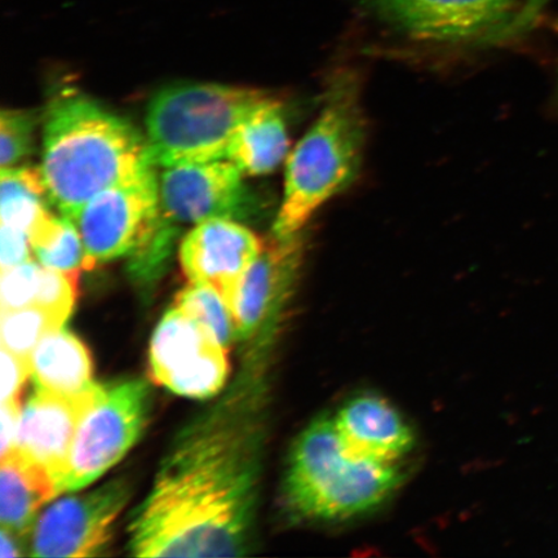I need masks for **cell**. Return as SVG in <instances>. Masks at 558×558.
Instances as JSON below:
<instances>
[{
  "label": "cell",
  "mask_w": 558,
  "mask_h": 558,
  "mask_svg": "<svg viewBox=\"0 0 558 558\" xmlns=\"http://www.w3.org/2000/svg\"><path fill=\"white\" fill-rule=\"evenodd\" d=\"M243 393L236 389L181 432L132 515V555L247 554L259 483V434Z\"/></svg>",
  "instance_id": "6da1fadb"
},
{
  "label": "cell",
  "mask_w": 558,
  "mask_h": 558,
  "mask_svg": "<svg viewBox=\"0 0 558 558\" xmlns=\"http://www.w3.org/2000/svg\"><path fill=\"white\" fill-rule=\"evenodd\" d=\"M148 140L122 117L74 89L48 105L44 159L47 198L73 220L96 194L156 170Z\"/></svg>",
  "instance_id": "7a4b0ae2"
},
{
  "label": "cell",
  "mask_w": 558,
  "mask_h": 558,
  "mask_svg": "<svg viewBox=\"0 0 558 558\" xmlns=\"http://www.w3.org/2000/svg\"><path fill=\"white\" fill-rule=\"evenodd\" d=\"M365 138L359 76L341 70L327 85L316 122L289 157L283 199L274 225L276 239L302 233L327 201L353 183Z\"/></svg>",
  "instance_id": "3957f363"
},
{
  "label": "cell",
  "mask_w": 558,
  "mask_h": 558,
  "mask_svg": "<svg viewBox=\"0 0 558 558\" xmlns=\"http://www.w3.org/2000/svg\"><path fill=\"white\" fill-rule=\"evenodd\" d=\"M400 481L395 464L357 456L333 418L319 417L292 446L283 495L286 505L302 518L341 520L379 506Z\"/></svg>",
  "instance_id": "277c9868"
},
{
  "label": "cell",
  "mask_w": 558,
  "mask_h": 558,
  "mask_svg": "<svg viewBox=\"0 0 558 558\" xmlns=\"http://www.w3.org/2000/svg\"><path fill=\"white\" fill-rule=\"evenodd\" d=\"M268 94L211 83L160 89L146 111V140L160 167L227 159L235 132Z\"/></svg>",
  "instance_id": "5b68a950"
},
{
  "label": "cell",
  "mask_w": 558,
  "mask_h": 558,
  "mask_svg": "<svg viewBox=\"0 0 558 558\" xmlns=\"http://www.w3.org/2000/svg\"><path fill=\"white\" fill-rule=\"evenodd\" d=\"M149 413L150 388L144 380L99 384L76 430L61 494L81 490L120 462L143 435Z\"/></svg>",
  "instance_id": "8992f818"
},
{
  "label": "cell",
  "mask_w": 558,
  "mask_h": 558,
  "mask_svg": "<svg viewBox=\"0 0 558 558\" xmlns=\"http://www.w3.org/2000/svg\"><path fill=\"white\" fill-rule=\"evenodd\" d=\"M159 216L156 170L96 194L72 220L85 246L83 269L136 254L156 232Z\"/></svg>",
  "instance_id": "52a82bcc"
},
{
  "label": "cell",
  "mask_w": 558,
  "mask_h": 558,
  "mask_svg": "<svg viewBox=\"0 0 558 558\" xmlns=\"http://www.w3.org/2000/svg\"><path fill=\"white\" fill-rule=\"evenodd\" d=\"M149 362L153 380L190 399H211L229 375L227 349L178 306L165 314L153 333Z\"/></svg>",
  "instance_id": "ba28073f"
},
{
  "label": "cell",
  "mask_w": 558,
  "mask_h": 558,
  "mask_svg": "<svg viewBox=\"0 0 558 558\" xmlns=\"http://www.w3.org/2000/svg\"><path fill=\"white\" fill-rule=\"evenodd\" d=\"M130 495V485L120 478L85 495L59 500L34 523L31 555H101L113 536L114 523L129 504Z\"/></svg>",
  "instance_id": "9c48e42d"
},
{
  "label": "cell",
  "mask_w": 558,
  "mask_h": 558,
  "mask_svg": "<svg viewBox=\"0 0 558 558\" xmlns=\"http://www.w3.org/2000/svg\"><path fill=\"white\" fill-rule=\"evenodd\" d=\"M384 23L408 37L456 44L504 32L519 0H367Z\"/></svg>",
  "instance_id": "30bf717a"
},
{
  "label": "cell",
  "mask_w": 558,
  "mask_h": 558,
  "mask_svg": "<svg viewBox=\"0 0 558 558\" xmlns=\"http://www.w3.org/2000/svg\"><path fill=\"white\" fill-rule=\"evenodd\" d=\"M243 174L228 159L167 167L159 177L160 218L171 226L247 218L253 198Z\"/></svg>",
  "instance_id": "8fae6325"
},
{
  "label": "cell",
  "mask_w": 558,
  "mask_h": 558,
  "mask_svg": "<svg viewBox=\"0 0 558 558\" xmlns=\"http://www.w3.org/2000/svg\"><path fill=\"white\" fill-rule=\"evenodd\" d=\"M97 388L99 384L86 393L66 397L35 387V392L21 410L13 450L44 466L58 484L60 494L76 430L95 400Z\"/></svg>",
  "instance_id": "7c38bea8"
},
{
  "label": "cell",
  "mask_w": 558,
  "mask_h": 558,
  "mask_svg": "<svg viewBox=\"0 0 558 558\" xmlns=\"http://www.w3.org/2000/svg\"><path fill=\"white\" fill-rule=\"evenodd\" d=\"M264 243L236 220L199 222L180 247V263L190 282L215 286L226 300L259 256Z\"/></svg>",
  "instance_id": "4fadbf2b"
},
{
  "label": "cell",
  "mask_w": 558,
  "mask_h": 558,
  "mask_svg": "<svg viewBox=\"0 0 558 558\" xmlns=\"http://www.w3.org/2000/svg\"><path fill=\"white\" fill-rule=\"evenodd\" d=\"M303 236L276 239L262 250L259 256L236 283L227 302L232 310L239 339H248L279 302L302 262Z\"/></svg>",
  "instance_id": "5bb4252c"
},
{
  "label": "cell",
  "mask_w": 558,
  "mask_h": 558,
  "mask_svg": "<svg viewBox=\"0 0 558 558\" xmlns=\"http://www.w3.org/2000/svg\"><path fill=\"white\" fill-rule=\"evenodd\" d=\"M333 421L348 448L357 456L395 464L413 449V430L399 411L379 396L354 397Z\"/></svg>",
  "instance_id": "9a60e30c"
},
{
  "label": "cell",
  "mask_w": 558,
  "mask_h": 558,
  "mask_svg": "<svg viewBox=\"0 0 558 558\" xmlns=\"http://www.w3.org/2000/svg\"><path fill=\"white\" fill-rule=\"evenodd\" d=\"M60 495L51 474L12 450L0 462V526L24 536L33 530L40 507Z\"/></svg>",
  "instance_id": "2e32d148"
},
{
  "label": "cell",
  "mask_w": 558,
  "mask_h": 558,
  "mask_svg": "<svg viewBox=\"0 0 558 558\" xmlns=\"http://www.w3.org/2000/svg\"><path fill=\"white\" fill-rule=\"evenodd\" d=\"M29 364L35 387L54 395L81 396L96 384L87 347L62 327L48 331L40 339Z\"/></svg>",
  "instance_id": "e0dca14e"
},
{
  "label": "cell",
  "mask_w": 558,
  "mask_h": 558,
  "mask_svg": "<svg viewBox=\"0 0 558 558\" xmlns=\"http://www.w3.org/2000/svg\"><path fill=\"white\" fill-rule=\"evenodd\" d=\"M289 153V134L282 105L268 95L240 125L227 159L244 174L274 172Z\"/></svg>",
  "instance_id": "ac0fdd59"
},
{
  "label": "cell",
  "mask_w": 558,
  "mask_h": 558,
  "mask_svg": "<svg viewBox=\"0 0 558 558\" xmlns=\"http://www.w3.org/2000/svg\"><path fill=\"white\" fill-rule=\"evenodd\" d=\"M47 192L40 169L9 167L0 172V219L2 225L31 233L35 222L48 213Z\"/></svg>",
  "instance_id": "d6986e66"
},
{
  "label": "cell",
  "mask_w": 558,
  "mask_h": 558,
  "mask_svg": "<svg viewBox=\"0 0 558 558\" xmlns=\"http://www.w3.org/2000/svg\"><path fill=\"white\" fill-rule=\"evenodd\" d=\"M32 250L46 268L74 274L83 269L85 246L78 228L64 216L50 211L35 222L29 233Z\"/></svg>",
  "instance_id": "ffe728a7"
},
{
  "label": "cell",
  "mask_w": 558,
  "mask_h": 558,
  "mask_svg": "<svg viewBox=\"0 0 558 558\" xmlns=\"http://www.w3.org/2000/svg\"><path fill=\"white\" fill-rule=\"evenodd\" d=\"M174 306L197 319L226 349L239 339L232 310L215 286L190 282L177 295Z\"/></svg>",
  "instance_id": "44dd1931"
},
{
  "label": "cell",
  "mask_w": 558,
  "mask_h": 558,
  "mask_svg": "<svg viewBox=\"0 0 558 558\" xmlns=\"http://www.w3.org/2000/svg\"><path fill=\"white\" fill-rule=\"evenodd\" d=\"M0 325L2 347L26 360H31L35 347L48 331L62 327L37 305L2 312Z\"/></svg>",
  "instance_id": "7402d4cb"
},
{
  "label": "cell",
  "mask_w": 558,
  "mask_h": 558,
  "mask_svg": "<svg viewBox=\"0 0 558 558\" xmlns=\"http://www.w3.org/2000/svg\"><path fill=\"white\" fill-rule=\"evenodd\" d=\"M78 275L80 271L68 274V271L50 269L41 265L34 305L51 314L60 326H64L74 310L76 292H78L76 288Z\"/></svg>",
  "instance_id": "603a6c76"
},
{
  "label": "cell",
  "mask_w": 558,
  "mask_h": 558,
  "mask_svg": "<svg viewBox=\"0 0 558 558\" xmlns=\"http://www.w3.org/2000/svg\"><path fill=\"white\" fill-rule=\"evenodd\" d=\"M35 118L29 111L3 110L0 114V165L2 169L16 167L29 156L33 145Z\"/></svg>",
  "instance_id": "cb8c5ba5"
},
{
  "label": "cell",
  "mask_w": 558,
  "mask_h": 558,
  "mask_svg": "<svg viewBox=\"0 0 558 558\" xmlns=\"http://www.w3.org/2000/svg\"><path fill=\"white\" fill-rule=\"evenodd\" d=\"M41 265L33 260L2 270L0 303L2 312L16 311L34 305L37 296Z\"/></svg>",
  "instance_id": "d4e9b609"
},
{
  "label": "cell",
  "mask_w": 558,
  "mask_h": 558,
  "mask_svg": "<svg viewBox=\"0 0 558 558\" xmlns=\"http://www.w3.org/2000/svg\"><path fill=\"white\" fill-rule=\"evenodd\" d=\"M32 244L25 230L0 226V267L2 270L17 267L32 260Z\"/></svg>",
  "instance_id": "484cf974"
},
{
  "label": "cell",
  "mask_w": 558,
  "mask_h": 558,
  "mask_svg": "<svg viewBox=\"0 0 558 558\" xmlns=\"http://www.w3.org/2000/svg\"><path fill=\"white\" fill-rule=\"evenodd\" d=\"M2 402L20 400L21 389L31 375L29 360L20 357L2 347Z\"/></svg>",
  "instance_id": "4316f807"
},
{
  "label": "cell",
  "mask_w": 558,
  "mask_h": 558,
  "mask_svg": "<svg viewBox=\"0 0 558 558\" xmlns=\"http://www.w3.org/2000/svg\"><path fill=\"white\" fill-rule=\"evenodd\" d=\"M20 400L3 401L0 417H2V430H0V456L5 457L15 449L21 416Z\"/></svg>",
  "instance_id": "83f0119b"
},
{
  "label": "cell",
  "mask_w": 558,
  "mask_h": 558,
  "mask_svg": "<svg viewBox=\"0 0 558 558\" xmlns=\"http://www.w3.org/2000/svg\"><path fill=\"white\" fill-rule=\"evenodd\" d=\"M17 539V535L2 527V533H0V557H19L23 554L21 553V546Z\"/></svg>",
  "instance_id": "f1b7e54d"
}]
</instances>
